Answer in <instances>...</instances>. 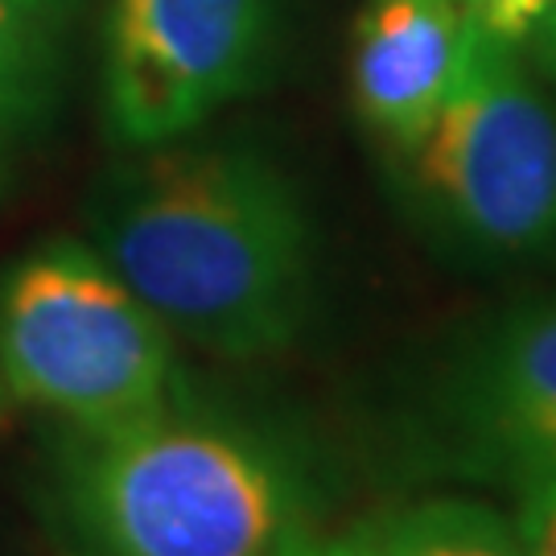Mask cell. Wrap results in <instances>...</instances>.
<instances>
[{
  "instance_id": "4",
  "label": "cell",
  "mask_w": 556,
  "mask_h": 556,
  "mask_svg": "<svg viewBox=\"0 0 556 556\" xmlns=\"http://www.w3.org/2000/svg\"><path fill=\"white\" fill-rule=\"evenodd\" d=\"M396 157L420 223L475 260L556 248V112L516 46L470 21V54L450 100Z\"/></svg>"
},
{
  "instance_id": "12",
  "label": "cell",
  "mask_w": 556,
  "mask_h": 556,
  "mask_svg": "<svg viewBox=\"0 0 556 556\" xmlns=\"http://www.w3.org/2000/svg\"><path fill=\"white\" fill-rule=\"evenodd\" d=\"M277 556H367L363 553V544L355 540L351 528H342V532H326V528H305L301 536H293Z\"/></svg>"
},
{
  "instance_id": "10",
  "label": "cell",
  "mask_w": 556,
  "mask_h": 556,
  "mask_svg": "<svg viewBox=\"0 0 556 556\" xmlns=\"http://www.w3.org/2000/svg\"><path fill=\"white\" fill-rule=\"evenodd\" d=\"M457 4L478 29H486L491 38L507 41V46L532 38L548 9V0H457Z\"/></svg>"
},
{
  "instance_id": "7",
  "label": "cell",
  "mask_w": 556,
  "mask_h": 556,
  "mask_svg": "<svg viewBox=\"0 0 556 556\" xmlns=\"http://www.w3.org/2000/svg\"><path fill=\"white\" fill-rule=\"evenodd\" d=\"M466 54L470 17L457 0H371L351 62L363 124L404 153L450 100Z\"/></svg>"
},
{
  "instance_id": "9",
  "label": "cell",
  "mask_w": 556,
  "mask_h": 556,
  "mask_svg": "<svg viewBox=\"0 0 556 556\" xmlns=\"http://www.w3.org/2000/svg\"><path fill=\"white\" fill-rule=\"evenodd\" d=\"M75 0H0V140L50 108Z\"/></svg>"
},
{
  "instance_id": "6",
  "label": "cell",
  "mask_w": 556,
  "mask_h": 556,
  "mask_svg": "<svg viewBox=\"0 0 556 556\" xmlns=\"http://www.w3.org/2000/svg\"><path fill=\"white\" fill-rule=\"evenodd\" d=\"M420 445L438 475L511 498L556 482V293L466 342L441 376Z\"/></svg>"
},
{
  "instance_id": "1",
  "label": "cell",
  "mask_w": 556,
  "mask_h": 556,
  "mask_svg": "<svg viewBox=\"0 0 556 556\" xmlns=\"http://www.w3.org/2000/svg\"><path fill=\"white\" fill-rule=\"evenodd\" d=\"M87 227L108 268L206 355L273 358L314 318V215L260 149H144L100 181Z\"/></svg>"
},
{
  "instance_id": "2",
  "label": "cell",
  "mask_w": 556,
  "mask_h": 556,
  "mask_svg": "<svg viewBox=\"0 0 556 556\" xmlns=\"http://www.w3.org/2000/svg\"><path fill=\"white\" fill-rule=\"evenodd\" d=\"M46 511L75 556H277L326 511L318 462L277 429L169 404L62 433Z\"/></svg>"
},
{
  "instance_id": "5",
  "label": "cell",
  "mask_w": 556,
  "mask_h": 556,
  "mask_svg": "<svg viewBox=\"0 0 556 556\" xmlns=\"http://www.w3.org/2000/svg\"><path fill=\"white\" fill-rule=\"evenodd\" d=\"M277 0H112L103 29L108 137L144 153L199 132L260 79Z\"/></svg>"
},
{
  "instance_id": "13",
  "label": "cell",
  "mask_w": 556,
  "mask_h": 556,
  "mask_svg": "<svg viewBox=\"0 0 556 556\" xmlns=\"http://www.w3.org/2000/svg\"><path fill=\"white\" fill-rule=\"evenodd\" d=\"M536 41H540V59H544V66L553 71V79H556V0H548V9H544V17H540Z\"/></svg>"
},
{
  "instance_id": "3",
  "label": "cell",
  "mask_w": 556,
  "mask_h": 556,
  "mask_svg": "<svg viewBox=\"0 0 556 556\" xmlns=\"http://www.w3.org/2000/svg\"><path fill=\"white\" fill-rule=\"evenodd\" d=\"M178 338L79 239H50L0 285V392L100 433L178 404Z\"/></svg>"
},
{
  "instance_id": "8",
  "label": "cell",
  "mask_w": 556,
  "mask_h": 556,
  "mask_svg": "<svg viewBox=\"0 0 556 556\" xmlns=\"http://www.w3.org/2000/svg\"><path fill=\"white\" fill-rule=\"evenodd\" d=\"M367 556H532L511 507L466 491L396 498L351 523Z\"/></svg>"
},
{
  "instance_id": "11",
  "label": "cell",
  "mask_w": 556,
  "mask_h": 556,
  "mask_svg": "<svg viewBox=\"0 0 556 556\" xmlns=\"http://www.w3.org/2000/svg\"><path fill=\"white\" fill-rule=\"evenodd\" d=\"M511 519L532 556H556V482L511 498Z\"/></svg>"
}]
</instances>
